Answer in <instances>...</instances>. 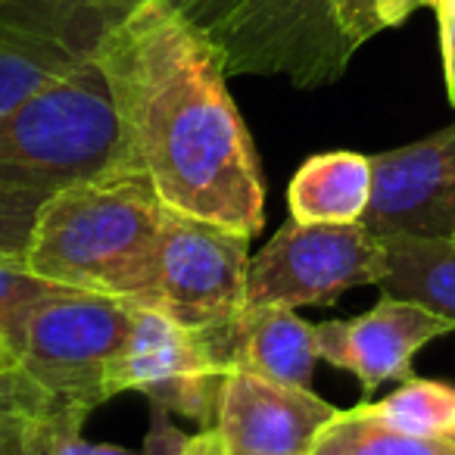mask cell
Returning a JSON list of instances; mask_svg holds the SVG:
<instances>
[{
	"label": "cell",
	"mask_w": 455,
	"mask_h": 455,
	"mask_svg": "<svg viewBox=\"0 0 455 455\" xmlns=\"http://www.w3.org/2000/svg\"><path fill=\"white\" fill-rule=\"evenodd\" d=\"M94 60L119 122V165L147 172L169 209L253 237L266 184L228 72L172 0H140Z\"/></svg>",
	"instance_id": "6da1fadb"
},
{
	"label": "cell",
	"mask_w": 455,
	"mask_h": 455,
	"mask_svg": "<svg viewBox=\"0 0 455 455\" xmlns=\"http://www.w3.org/2000/svg\"><path fill=\"white\" fill-rule=\"evenodd\" d=\"M163 215L165 203L150 175L134 165H113L41 203L26 266L57 287L144 303Z\"/></svg>",
	"instance_id": "7a4b0ae2"
},
{
	"label": "cell",
	"mask_w": 455,
	"mask_h": 455,
	"mask_svg": "<svg viewBox=\"0 0 455 455\" xmlns=\"http://www.w3.org/2000/svg\"><path fill=\"white\" fill-rule=\"evenodd\" d=\"M119 165V122L94 57L0 119V188L51 196Z\"/></svg>",
	"instance_id": "3957f363"
},
{
	"label": "cell",
	"mask_w": 455,
	"mask_h": 455,
	"mask_svg": "<svg viewBox=\"0 0 455 455\" xmlns=\"http://www.w3.org/2000/svg\"><path fill=\"white\" fill-rule=\"evenodd\" d=\"M228 76H275L322 88L347 72L355 44L334 0H172Z\"/></svg>",
	"instance_id": "277c9868"
},
{
	"label": "cell",
	"mask_w": 455,
	"mask_h": 455,
	"mask_svg": "<svg viewBox=\"0 0 455 455\" xmlns=\"http://www.w3.org/2000/svg\"><path fill=\"white\" fill-rule=\"evenodd\" d=\"M138 303L53 287L28 309L16 340V368L44 393L53 418L82 427L109 403V371L134 331Z\"/></svg>",
	"instance_id": "5b68a950"
},
{
	"label": "cell",
	"mask_w": 455,
	"mask_h": 455,
	"mask_svg": "<svg viewBox=\"0 0 455 455\" xmlns=\"http://www.w3.org/2000/svg\"><path fill=\"white\" fill-rule=\"evenodd\" d=\"M250 237L165 206L150 293L159 309L190 331H215L247 309Z\"/></svg>",
	"instance_id": "8992f818"
},
{
	"label": "cell",
	"mask_w": 455,
	"mask_h": 455,
	"mask_svg": "<svg viewBox=\"0 0 455 455\" xmlns=\"http://www.w3.org/2000/svg\"><path fill=\"white\" fill-rule=\"evenodd\" d=\"M384 250L362 221H287L247 266V306H331L355 287H378Z\"/></svg>",
	"instance_id": "52a82bcc"
},
{
	"label": "cell",
	"mask_w": 455,
	"mask_h": 455,
	"mask_svg": "<svg viewBox=\"0 0 455 455\" xmlns=\"http://www.w3.org/2000/svg\"><path fill=\"white\" fill-rule=\"evenodd\" d=\"M225 371L200 331L181 328L159 309L138 303L134 331L109 371V393H144L150 403L215 427Z\"/></svg>",
	"instance_id": "ba28073f"
},
{
	"label": "cell",
	"mask_w": 455,
	"mask_h": 455,
	"mask_svg": "<svg viewBox=\"0 0 455 455\" xmlns=\"http://www.w3.org/2000/svg\"><path fill=\"white\" fill-rule=\"evenodd\" d=\"M368 235L455 237V122L415 144L371 156Z\"/></svg>",
	"instance_id": "9c48e42d"
},
{
	"label": "cell",
	"mask_w": 455,
	"mask_h": 455,
	"mask_svg": "<svg viewBox=\"0 0 455 455\" xmlns=\"http://www.w3.org/2000/svg\"><path fill=\"white\" fill-rule=\"evenodd\" d=\"M337 411L312 390L231 368L221 380L215 430L231 455H306Z\"/></svg>",
	"instance_id": "30bf717a"
},
{
	"label": "cell",
	"mask_w": 455,
	"mask_h": 455,
	"mask_svg": "<svg viewBox=\"0 0 455 455\" xmlns=\"http://www.w3.org/2000/svg\"><path fill=\"white\" fill-rule=\"evenodd\" d=\"M452 331V324L421 306L380 293L365 315L315 324V347L318 359L355 374L362 393L371 396L380 384H403L411 378V359L418 349Z\"/></svg>",
	"instance_id": "8fae6325"
},
{
	"label": "cell",
	"mask_w": 455,
	"mask_h": 455,
	"mask_svg": "<svg viewBox=\"0 0 455 455\" xmlns=\"http://www.w3.org/2000/svg\"><path fill=\"white\" fill-rule=\"evenodd\" d=\"M212 349L221 371L243 368L259 378L309 390L318 365L315 324L303 322L284 306H256L243 309L241 318L225 328L200 331Z\"/></svg>",
	"instance_id": "7c38bea8"
},
{
	"label": "cell",
	"mask_w": 455,
	"mask_h": 455,
	"mask_svg": "<svg viewBox=\"0 0 455 455\" xmlns=\"http://www.w3.org/2000/svg\"><path fill=\"white\" fill-rule=\"evenodd\" d=\"M97 41L26 10L0 7V119L51 78L94 57Z\"/></svg>",
	"instance_id": "4fadbf2b"
},
{
	"label": "cell",
	"mask_w": 455,
	"mask_h": 455,
	"mask_svg": "<svg viewBox=\"0 0 455 455\" xmlns=\"http://www.w3.org/2000/svg\"><path fill=\"white\" fill-rule=\"evenodd\" d=\"M371 196V156L334 150L309 156L287 188L293 221L306 225H347L362 221Z\"/></svg>",
	"instance_id": "5bb4252c"
},
{
	"label": "cell",
	"mask_w": 455,
	"mask_h": 455,
	"mask_svg": "<svg viewBox=\"0 0 455 455\" xmlns=\"http://www.w3.org/2000/svg\"><path fill=\"white\" fill-rule=\"evenodd\" d=\"M384 297L409 299L455 328V243L446 237H380Z\"/></svg>",
	"instance_id": "9a60e30c"
},
{
	"label": "cell",
	"mask_w": 455,
	"mask_h": 455,
	"mask_svg": "<svg viewBox=\"0 0 455 455\" xmlns=\"http://www.w3.org/2000/svg\"><path fill=\"white\" fill-rule=\"evenodd\" d=\"M374 421L421 440H440L455 446V387L443 380L405 378L390 396L362 403Z\"/></svg>",
	"instance_id": "2e32d148"
},
{
	"label": "cell",
	"mask_w": 455,
	"mask_h": 455,
	"mask_svg": "<svg viewBox=\"0 0 455 455\" xmlns=\"http://www.w3.org/2000/svg\"><path fill=\"white\" fill-rule=\"evenodd\" d=\"M306 455H455V446L393 430L355 405L337 411L318 430Z\"/></svg>",
	"instance_id": "e0dca14e"
},
{
	"label": "cell",
	"mask_w": 455,
	"mask_h": 455,
	"mask_svg": "<svg viewBox=\"0 0 455 455\" xmlns=\"http://www.w3.org/2000/svg\"><path fill=\"white\" fill-rule=\"evenodd\" d=\"M138 4L140 0H0V7L44 16V20L69 26L94 41H100L103 32L125 13H132Z\"/></svg>",
	"instance_id": "ac0fdd59"
},
{
	"label": "cell",
	"mask_w": 455,
	"mask_h": 455,
	"mask_svg": "<svg viewBox=\"0 0 455 455\" xmlns=\"http://www.w3.org/2000/svg\"><path fill=\"white\" fill-rule=\"evenodd\" d=\"M57 284L38 278L28 272V266L20 262H0V340L7 343L16 362V340H20L22 322H26L28 309L38 303L44 293H51Z\"/></svg>",
	"instance_id": "d6986e66"
},
{
	"label": "cell",
	"mask_w": 455,
	"mask_h": 455,
	"mask_svg": "<svg viewBox=\"0 0 455 455\" xmlns=\"http://www.w3.org/2000/svg\"><path fill=\"white\" fill-rule=\"evenodd\" d=\"M334 4L343 32L355 44V51L374 35L403 26L418 7H424V0H334Z\"/></svg>",
	"instance_id": "ffe728a7"
},
{
	"label": "cell",
	"mask_w": 455,
	"mask_h": 455,
	"mask_svg": "<svg viewBox=\"0 0 455 455\" xmlns=\"http://www.w3.org/2000/svg\"><path fill=\"white\" fill-rule=\"evenodd\" d=\"M44 200L47 196L32 194V190L0 188V262L26 266L32 228Z\"/></svg>",
	"instance_id": "44dd1931"
},
{
	"label": "cell",
	"mask_w": 455,
	"mask_h": 455,
	"mask_svg": "<svg viewBox=\"0 0 455 455\" xmlns=\"http://www.w3.org/2000/svg\"><path fill=\"white\" fill-rule=\"evenodd\" d=\"M53 427H57V418L41 411L7 415L0 421V455H51Z\"/></svg>",
	"instance_id": "7402d4cb"
},
{
	"label": "cell",
	"mask_w": 455,
	"mask_h": 455,
	"mask_svg": "<svg viewBox=\"0 0 455 455\" xmlns=\"http://www.w3.org/2000/svg\"><path fill=\"white\" fill-rule=\"evenodd\" d=\"M16 411H41V415L53 418V409L44 399V393H41L20 368L0 374V421L7 415H16Z\"/></svg>",
	"instance_id": "603a6c76"
},
{
	"label": "cell",
	"mask_w": 455,
	"mask_h": 455,
	"mask_svg": "<svg viewBox=\"0 0 455 455\" xmlns=\"http://www.w3.org/2000/svg\"><path fill=\"white\" fill-rule=\"evenodd\" d=\"M150 430H147L144 436V449H140V455H178L184 449V443H188V434H181V430L172 424V411L163 409V405L150 403Z\"/></svg>",
	"instance_id": "cb8c5ba5"
},
{
	"label": "cell",
	"mask_w": 455,
	"mask_h": 455,
	"mask_svg": "<svg viewBox=\"0 0 455 455\" xmlns=\"http://www.w3.org/2000/svg\"><path fill=\"white\" fill-rule=\"evenodd\" d=\"M436 10L440 22V47H443V72H446V94L455 107V0H424Z\"/></svg>",
	"instance_id": "d4e9b609"
},
{
	"label": "cell",
	"mask_w": 455,
	"mask_h": 455,
	"mask_svg": "<svg viewBox=\"0 0 455 455\" xmlns=\"http://www.w3.org/2000/svg\"><path fill=\"white\" fill-rule=\"evenodd\" d=\"M51 455H140V452H128L122 446H109V443H88L82 436V427H69V424L57 421Z\"/></svg>",
	"instance_id": "484cf974"
},
{
	"label": "cell",
	"mask_w": 455,
	"mask_h": 455,
	"mask_svg": "<svg viewBox=\"0 0 455 455\" xmlns=\"http://www.w3.org/2000/svg\"><path fill=\"white\" fill-rule=\"evenodd\" d=\"M178 455H228V449L225 440L219 436V430L203 427L200 434L188 436V443H184V449Z\"/></svg>",
	"instance_id": "4316f807"
},
{
	"label": "cell",
	"mask_w": 455,
	"mask_h": 455,
	"mask_svg": "<svg viewBox=\"0 0 455 455\" xmlns=\"http://www.w3.org/2000/svg\"><path fill=\"white\" fill-rule=\"evenodd\" d=\"M452 243H455V237H452Z\"/></svg>",
	"instance_id": "83f0119b"
},
{
	"label": "cell",
	"mask_w": 455,
	"mask_h": 455,
	"mask_svg": "<svg viewBox=\"0 0 455 455\" xmlns=\"http://www.w3.org/2000/svg\"><path fill=\"white\" fill-rule=\"evenodd\" d=\"M228 455H231V452H228Z\"/></svg>",
	"instance_id": "f1b7e54d"
}]
</instances>
